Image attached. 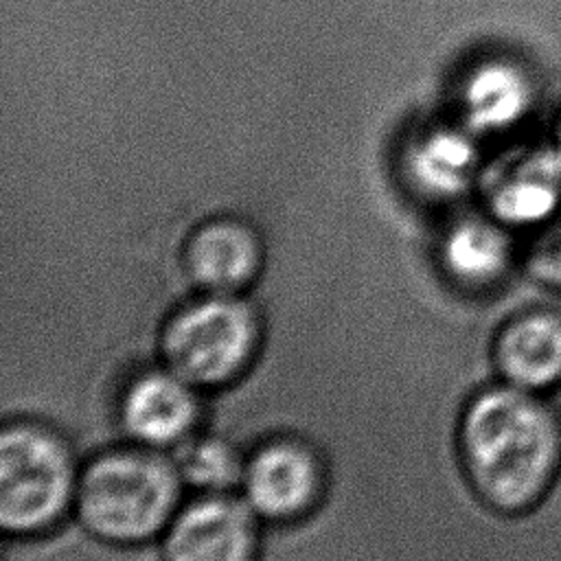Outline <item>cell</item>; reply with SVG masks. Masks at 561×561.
Returning <instances> with one entry per match:
<instances>
[{"mask_svg":"<svg viewBox=\"0 0 561 561\" xmlns=\"http://www.w3.org/2000/svg\"><path fill=\"white\" fill-rule=\"evenodd\" d=\"M460 434L476 491L500 511L533 506L561 467L559 421L535 392L513 383L482 392Z\"/></svg>","mask_w":561,"mask_h":561,"instance_id":"1","label":"cell"},{"mask_svg":"<svg viewBox=\"0 0 561 561\" xmlns=\"http://www.w3.org/2000/svg\"><path fill=\"white\" fill-rule=\"evenodd\" d=\"M178 469L156 454L114 451L96 458L77 486L83 524L110 541L156 535L178 500Z\"/></svg>","mask_w":561,"mask_h":561,"instance_id":"2","label":"cell"},{"mask_svg":"<svg viewBox=\"0 0 561 561\" xmlns=\"http://www.w3.org/2000/svg\"><path fill=\"white\" fill-rule=\"evenodd\" d=\"M72 495V462L66 447L31 425L0 438V522L4 530L31 533L55 522Z\"/></svg>","mask_w":561,"mask_h":561,"instance_id":"3","label":"cell"},{"mask_svg":"<svg viewBox=\"0 0 561 561\" xmlns=\"http://www.w3.org/2000/svg\"><path fill=\"white\" fill-rule=\"evenodd\" d=\"M254 344V313L241 300L224 294L180 311L162 340L171 370L195 386H215L237 375Z\"/></svg>","mask_w":561,"mask_h":561,"instance_id":"4","label":"cell"},{"mask_svg":"<svg viewBox=\"0 0 561 561\" xmlns=\"http://www.w3.org/2000/svg\"><path fill=\"white\" fill-rule=\"evenodd\" d=\"M256 530L252 506L232 497H204L173 522L167 561H252Z\"/></svg>","mask_w":561,"mask_h":561,"instance_id":"5","label":"cell"},{"mask_svg":"<svg viewBox=\"0 0 561 561\" xmlns=\"http://www.w3.org/2000/svg\"><path fill=\"white\" fill-rule=\"evenodd\" d=\"M248 504L265 517H291L318 493V465L309 449L291 440L265 445L243 471Z\"/></svg>","mask_w":561,"mask_h":561,"instance_id":"6","label":"cell"},{"mask_svg":"<svg viewBox=\"0 0 561 561\" xmlns=\"http://www.w3.org/2000/svg\"><path fill=\"white\" fill-rule=\"evenodd\" d=\"M193 278L213 294H232L250 283L261 263V243L239 219H213L199 226L186 248Z\"/></svg>","mask_w":561,"mask_h":561,"instance_id":"7","label":"cell"},{"mask_svg":"<svg viewBox=\"0 0 561 561\" xmlns=\"http://www.w3.org/2000/svg\"><path fill=\"white\" fill-rule=\"evenodd\" d=\"M191 386L173 370L140 377L123 401L127 430L149 445H169L184 438L195 421Z\"/></svg>","mask_w":561,"mask_h":561,"instance_id":"8","label":"cell"},{"mask_svg":"<svg viewBox=\"0 0 561 561\" xmlns=\"http://www.w3.org/2000/svg\"><path fill=\"white\" fill-rule=\"evenodd\" d=\"M497 364L508 383L528 392L561 381V318L535 311L506 327L497 342Z\"/></svg>","mask_w":561,"mask_h":561,"instance_id":"9","label":"cell"},{"mask_svg":"<svg viewBox=\"0 0 561 561\" xmlns=\"http://www.w3.org/2000/svg\"><path fill=\"white\" fill-rule=\"evenodd\" d=\"M561 202V156L537 151L511 167L491 195L495 215L515 226L546 221Z\"/></svg>","mask_w":561,"mask_h":561,"instance_id":"10","label":"cell"},{"mask_svg":"<svg viewBox=\"0 0 561 561\" xmlns=\"http://www.w3.org/2000/svg\"><path fill=\"white\" fill-rule=\"evenodd\" d=\"M443 259L458 280L484 285L502 276L511 259V245L497 226L467 219L456 224L447 234Z\"/></svg>","mask_w":561,"mask_h":561,"instance_id":"11","label":"cell"},{"mask_svg":"<svg viewBox=\"0 0 561 561\" xmlns=\"http://www.w3.org/2000/svg\"><path fill=\"white\" fill-rule=\"evenodd\" d=\"M528 96V83L517 68L486 64L467 83L465 105L476 127L500 129L526 112Z\"/></svg>","mask_w":561,"mask_h":561,"instance_id":"12","label":"cell"},{"mask_svg":"<svg viewBox=\"0 0 561 561\" xmlns=\"http://www.w3.org/2000/svg\"><path fill=\"white\" fill-rule=\"evenodd\" d=\"M476 151L471 142L458 134H438L430 138L416 160L421 184L438 195L460 193L473 171Z\"/></svg>","mask_w":561,"mask_h":561,"instance_id":"13","label":"cell"},{"mask_svg":"<svg viewBox=\"0 0 561 561\" xmlns=\"http://www.w3.org/2000/svg\"><path fill=\"white\" fill-rule=\"evenodd\" d=\"M178 473L199 489H228L243 478L245 467L237 451L221 440H191L182 447L175 465Z\"/></svg>","mask_w":561,"mask_h":561,"instance_id":"14","label":"cell"},{"mask_svg":"<svg viewBox=\"0 0 561 561\" xmlns=\"http://www.w3.org/2000/svg\"><path fill=\"white\" fill-rule=\"evenodd\" d=\"M530 272L554 287H561V221L550 226L530 250Z\"/></svg>","mask_w":561,"mask_h":561,"instance_id":"15","label":"cell"},{"mask_svg":"<svg viewBox=\"0 0 561 561\" xmlns=\"http://www.w3.org/2000/svg\"><path fill=\"white\" fill-rule=\"evenodd\" d=\"M557 153L561 156V129H559V142H557Z\"/></svg>","mask_w":561,"mask_h":561,"instance_id":"16","label":"cell"}]
</instances>
